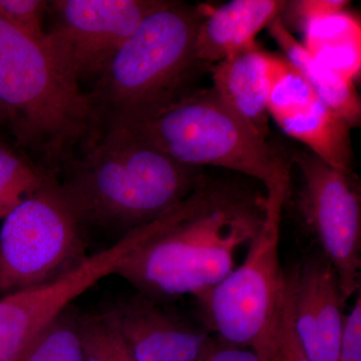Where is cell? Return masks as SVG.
Segmentation results:
<instances>
[{
	"label": "cell",
	"mask_w": 361,
	"mask_h": 361,
	"mask_svg": "<svg viewBox=\"0 0 361 361\" xmlns=\"http://www.w3.org/2000/svg\"><path fill=\"white\" fill-rule=\"evenodd\" d=\"M300 174L297 209L334 267L345 303L360 290V188L351 172L337 170L311 152L297 151Z\"/></svg>",
	"instance_id": "cell-8"
},
{
	"label": "cell",
	"mask_w": 361,
	"mask_h": 361,
	"mask_svg": "<svg viewBox=\"0 0 361 361\" xmlns=\"http://www.w3.org/2000/svg\"><path fill=\"white\" fill-rule=\"evenodd\" d=\"M272 54L256 42L226 56L211 68L213 87L223 103L252 130L269 135L268 99Z\"/></svg>",
	"instance_id": "cell-12"
},
{
	"label": "cell",
	"mask_w": 361,
	"mask_h": 361,
	"mask_svg": "<svg viewBox=\"0 0 361 361\" xmlns=\"http://www.w3.org/2000/svg\"><path fill=\"white\" fill-rule=\"evenodd\" d=\"M267 27L271 37L284 52L285 58L303 75L318 99L349 127H360L361 102L355 82L318 63L293 37L280 16L271 21Z\"/></svg>",
	"instance_id": "cell-14"
},
{
	"label": "cell",
	"mask_w": 361,
	"mask_h": 361,
	"mask_svg": "<svg viewBox=\"0 0 361 361\" xmlns=\"http://www.w3.org/2000/svg\"><path fill=\"white\" fill-rule=\"evenodd\" d=\"M16 361H85L78 315L66 308Z\"/></svg>",
	"instance_id": "cell-18"
},
{
	"label": "cell",
	"mask_w": 361,
	"mask_h": 361,
	"mask_svg": "<svg viewBox=\"0 0 361 361\" xmlns=\"http://www.w3.org/2000/svg\"><path fill=\"white\" fill-rule=\"evenodd\" d=\"M208 11L163 0L142 20L87 92L99 133L149 120L198 90L192 82L209 66L195 42Z\"/></svg>",
	"instance_id": "cell-3"
},
{
	"label": "cell",
	"mask_w": 361,
	"mask_h": 361,
	"mask_svg": "<svg viewBox=\"0 0 361 361\" xmlns=\"http://www.w3.org/2000/svg\"><path fill=\"white\" fill-rule=\"evenodd\" d=\"M266 216L267 193L251 183L202 174L182 201L137 227L139 246L116 275L157 300H199L236 268L237 254L255 243Z\"/></svg>",
	"instance_id": "cell-1"
},
{
	"label": "cell",
	"mask_w": 361,
	"mask_h": 361,
	"mask_svg": "<svg viewBox=\"0 0 361 361\" xmlns=\"http://www.w3.org/2000/svg\"><path fill=\"white\" fill-rule=\"evenodd\" d=\"M317 97L306 82L285 56L272 54L271 87L268 113L274 121L293 113Z\"/></svg>",
	"instance_id": "cell-21"
},
{
	"label": "cell",
	"mask_w": 361,
	"mask_h": 361,
	"mask_svg": "<svg viewBox=\"0 0 361 361\" xmlns=\"http://www.w3.org/2000/svg\"><path fill=\"white\" fill-rule=\"evenodd\" d=\"M163 0L49 1L54 25L45 42L80 85L96 80L142 20Z\"/></svg>",
	"instance_id": "cell-9"
},
{
	"label": "cell",
	"mask_w": 361,
	"mask_h": 361,
	"mask_svg": "<svg viewBox=\"0 0 361 361\" xmlns=\"http://www.w3.org/2000/svg\"><path fill=\"white\" fill-rule=\"evenodd\" d=\"M49 11V1L44 0H0V16L39 42L47 39L44 20Z\"/></svg>",
	"instance_id": "cell-22"
},
{
	"label": "cell",
	"mask_w": 361,
	"mask_h": 361,
	"mask_svg": "<svg viewBox=\"0 0 361 361\" xmlns=\"http://www.w3.org/2000/svg\"><path fill=\"white\" fill-rule=\"evenodd\" d=\"M125 128L183 165L227 169L262 183L266 193L290 182L291 164L212 87L195 90L153 118Z\"/></svg>",
	"instance_id": "cell-5"
},
{
	"label": "cell",
	"mask_w": 361,
	"mask_h": 361,
	"mask_svg": "<svg viewBox=\"0 0 361 361\" xmlns=\"http://www.w3.org/2000/svg\"><path fill=\"white\" fill-rule=\"evenodd\" d=\"M288 273L294 323L308 360L337 361L345 301L336 271L317 252L304 257Z\"/></svg>",
	"instance_id": "cell-10"
},
{
	"label": "cell",
	"mask_w": 361,
	"mask_h": 361,
	"mask_svg": "<svg viewBox=\"0 0 361 361\" xmlns=\"http://www.w3.org/2000/svg\"><path fill=\"white\" fill-rule=\"evenodd\" d=\"M52 177L56 176L0 137V220Z\"/></svg>",
	"instance_id": "cell-17"
},
{
	"label": "cell",
	"mask_w": 361,
	"mask_h": 361,
	"mask_svg": "<svg viewBox=\"0 0 361 361\" xmlns=\"http://www.w3.org/2000/svg\"><path fill=\"white\" fill-rule=\"evenodd\" d=\"M303 47L322 65L355 82L361 71V23L348 11L330 14L302 28Z\"/></svg>",
	"instance_id": "cell-16"
},
{
	"label": "cell",
	"mask_w": 361,
	"mask_h": 361,
	"mask_svg": "<svg viewBox=\"0 0 361 361\" xmlns=\"http://www.w3.org/2000/svg\"><path fill=\"white\" fill-rule=\"evenodd\" d=\"M59 180L85 225L126 230L165 213L191 193L200 168L183 165L128 128L99 133Z\"/></svg>",
	"instance_id": "cell-4"
},
{
	"label": "cell",
	"mask_w": 361,
	"mask_h": 361,
	"mask_svg": "<svg viewBox=\"0 0 361 361\" xmlns=\"http://www.w3.org/2000/svg\"><path fill=\"white\" fill-rule=\"evenodd\" d=\"M346 0H298L287 2L282 13H289V18L302 30L311 21L345 11Z\"/></svg>",
	"instance_id": "cell-23"
},
{
	"label": "cell",
	"mask_w": 361,
	"mask_h": 361,
	"mask_svg": "<svg viewBox=\"0 0 361 361\" xmlns=\"http://www.w3.org/2000/svg\"><path fill=\"white\" fill-rule=\"evenodd\" d=\"M286 1L233 0L209 11L197 30L195 51L211 66L255 42L259 32L281 16Z\"/></svg>",
	"instance_id": "cell-13"
},
{
	"label": "cell",
	"mask_w": 361,
	"mask_h": 361,
	"mask_svg": "<svg viewBox=\"0 0 361 361\" xmlns=\"http://www.w3.org/2000/svg\"><path fill=\"white\" fill-rule=\"evenodd\" d=\"M0 108L14 145L56 178L99 133L87 92L47 42L1 16Z\"/></svg>",
	"instance_id": "cell-2"
},
{
	"label": "cell",
	"mask_w": 361,
	"mask_h": 361,
	"mask_svg": "<svg viewBox=\"0 0 361 361\" xmlns=\"http://www.w3.org/2000/svg\"><path fill=\"white\" fill-rule=\"evenodd\" d=\"M260 361H310L294 323L292 287L288 271L276 312L262 341L253 349Z\"/></svg>",
	"instance_id": "cell-19"
},
{
	"label": "cell",
	"mask_w": 361,
	"mask_h": 361,
	"mask_svg": "<svg viewBox=\"0 0 361 361\" xmlns=\"http://www.w3.org/2000/svg\"><path fill=\"white\" fill-rule=\"evenodd\" d=\"M289 189L284 183L268 192L264 226L243 262L198 300L207 329L220 341L253 350L269 329L285 283L280 225Z\"/></svg>",
	"instance_id": "cell-7"
},
{
	"label": "cell",
	"mask_w": 361,
	"mask_h": 361,
	"mask_svg": "<svg viewBox=\"0 0 361 361\" xmlns=\"http://www.w3.org/2000/svg\"><path fill=\"white\" fill-rule=\"evenodd\" d=\"M85 224L52 177L4 219L0 296L54 281L90 255Z\"/></svg>",
	"instance_id": "cell-6"
},
{
	"label": "cell",
	"mask_w": 361,
	"mask_h": 361,
	"mask_svg": "<svg viewBox=\"0 0 361 361\" xmlns=\"http://www.w3.org/2000/svg\"><path fill=\"white\" fill-rule=\"evenodd\" d=\"M4 126H6V118L1 108H0V128L4 127Z\"/></svg>",
	"instance_id": "cell-26"
},
{
	"label": "cell",
	"mask_w": 361,
	"mask_h": 361,
	"mask_svg": "<svg viewBox=\"0 0 361 361\" xmlns=\"http://www.w3.org/2000/svg\"><path fill=\"white\" fill-rule=\"evenodd\" d=\"M110 310L135 361H201L215 341L163 301L139 292Z\"/></svg>",
	"instance_id": "cell-11"
},
{
	"label": "cell",
	"mask_w": 361,
	"mask_h": 361,
	"mask_svg": "<svg viewBox=\"0 0 361 361\" xmlns=\"http://www.w3.org/2000/svg\"><path fill=\"white\" fill-rule=\"evenodd\" d=\"M201 361H260L251 348L234 345L215 338Z\"/></svg>",
	"instance_id": "cell-25"
},
{
	"label": "cell",
	"mask_w": 361,
	"mask_h": 361,
	"mask_svg": "<svg viewBox=\"0 0 361 361\" xmlns=\"http://www.w3.org/2000/svg\"><path fill=\"white\" fill-rule=\"evenodd\" d=\"M275 122L313 155L337 170L351 172V128L318 97Z\"/></svg>",
	"instance_id": "cell-15"
},
{
	"label": "cell",
	"mask_w": 361,
	"mask_h": 361,
	"mask_svg": "<svg viewBox=\"0 0 361 361\" xmlns=\"http://www.w3.org/2000/svg\"><path fill=\"white\" fill-rule=\"evenodd\" d=\"M337 361H361V292L355 294L350 312L345 315Z\"/></svg>",
	"instance_id": "cell-24"
},
{
	"label": "cell",
	"mask_w": 361,
	"mask_h": 361,
	"mask_svg": "<svg viewBox=\"0 0 361 361\" xmlns=\"http://www.w3.org/2000/svg\"><path fill=\"white\" fill-rule=\"evenodd\" d=\"M85 361H135L110 308L78 315Z\"/></svg>",
	"instance_id": "cell-20"
}]
</instances>
